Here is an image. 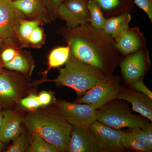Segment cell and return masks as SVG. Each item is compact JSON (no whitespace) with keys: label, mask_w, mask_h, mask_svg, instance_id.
Segmentation results:
<instances>
[{"label":"cell","mask_w":152,"mask_h":152,"mask_svg":"<svg viewBox=\"0 0 152 152\" xmlns=\"http://www.w3.org/2000/svg\"><path fill=\"white\" fill-rule=\"evenodd\" d=\"M71 28L68 42L73 56L85 64L104 69L106 56L118 50L113 38L88 23Z\"/></svg>","instance_id":"1"},{"label":"cell","mask_w":152,"mask_h":152,"mask_svg":"<svg viewBox=\"0 0 152 152\" xmlns=\"http://www.w3.org/2000/svg\"><path fill=\"white\" fill-rule=\"evenodd\" d=\"M26 124L32 132L37 133L59 151H67L73 127L59 114L37 112L29 115Z\"/></svg>","instance_id":"2"},{"label":"cell","mask_w":152,"mask_h":152,"mask_svg":"<svg viewBox=\"0 0 152 152\" xmlns=\"http://www.w3.org/2000/svg\"><path fill=\"white\" fill-rule=\"evenodd\" d=\"M106 78L100 70L73 56L66 62L65 67L60 69L54 81L58 85L72 88L80 96Z\"/></svg>","instance_id":"3"},{"label":"cell","mask_w":152,"mask_h":152,"mask_svg":"<svg viewBox=\"0 0 152 152\" xmlns=\"http://www.w3.org/2000/svg\"><path fill=\"white\" fill-rule=\"evenodd\" d=\"M25 19L12 0H0V38L10 47L16 45L19 26ZM19 41V40H18Z\"/></svg>","instance_id":"4"},{"label":"cell","mask_w":152,"mask_h":152,"mask_svg":"<svg viewBox=\"0 0 152 152\" xmlns=\"http://www.w3.org/2000/svg\"><path fill=\"white\" fill-rule=\"evenodd\" d=\"M96 121L115 129L141 128L146 121L120 107H106L97 111Z\"/></svg>","instance_id":"5"},{"label":"cell","mask_w":152,"mask_h":152,"mask_svg":"<svg viewBox=\"0 0 152 152\" xmlns=\"http://www.w3.org/2000/svg\"><path fill=\"white\" fill-rule=\"evenodd\" d=\"M58 110L64 119L75 126L89 127L96 121V110L87 104L62 102L58 105Z\"/></svg>","instance_id":"6"},{"label":"cell","mask_w":152,"mask_h":152,"mask_svg":"<svg viewBox=\"0 0 152 152\" xmlns=\"http://www.w3.org/2000/svg\"><path fill=\"white\" fill-rule=\"evenodd\" d=\"M119 93L116 85L106 78L86 92L79 100V102L96 109L116 99Z\"/></svg>","instance_id":"7"},{"label":"cell","mask_w":152,"mask_h":152,"mask_svg":"<svg viewBox=\"0 0 152 152\" xmlns=\"http://www.w3.org/2000/svg\"><path fill=\"white\" fill-rule=\"evenodd\" d=\"M58 15L70 28L85 24L91 21L87 0H67L60 5Z\"/></svg>","instance_id":"8"},{"label":"cell","mask_w":152,"mask_h":152,"mask_svg":"<svg viewBox=\"0 0 152 152\" xmlns=\"http://www.w3.org/2000/svg\"><path fill=\"white\" fill-rule=\"evenodd\" d=\"M89 129L94 136L99 150L111 151L123 149V131L115 130L96 121L90 126Z\"/></svg>","instance_id":"9"},{"label":"cell","mask_w":152,"mask_h":152,"mask_svg":"<svg viewBox=\"0 0 152 152\" xmlns=\"http://www.w3.org/2000/svg\"><path fill=\"white\" fill-rule=\"evenodd\" d=\"M67 151L70 152H96L99 151L96 138L88 127L75 126L73 129Z\"/></svg>","instance_id":"10"},{"label":"cell","mask_w":152,"mask_h":152,"mask_svg":"<svg viewBox=\"0 0 152 152\" xmlns=\"http://www.w3.org/2000/svg\"><path fill=\"white\" fill-rule=\"evenodd\" d=\"M3 119L0 129V142L7 143L20 134L22 119L20 116L10 110L3 111Z\"/></svg>","instance_id":"11"},{"label":"cell","mask_w":152,"mask_h":152,"mask_svg":"<svg viewBox=\"0 0 152 152\" xmlns=\"http://www.w3.org/2000/svg\"><path fill=\"white\" fill-rule=\"evenodd\" d=\"M145 69V56L141 51L128 56L121 64L123 75L129 83L138 80L143 75Z\"/></svg>","instance_id":"12"},{"label":"cell","mask_w":152,"mask_h":152,"mask_svg":"<svg viewBox=\"0 0 152 152\" xmlns=\"http://www.w3.org/2000/svg\"><path fill=\"white\" fill-rule=\"evenodd\" d=\"M117 98L128 101L132 104L134 111L152 121V99L146 95L134 91H126L119 93Z\"/></svg>","instance_id":"13"},{"label":"cell","mask_w":152,"mask_h":152,"mask_svg":"<svg viewBox=\"0 0 152 152\" xmlns=\"http://www.w3.org/2000/svg\"><path fill=\"white\" fill-rule=\"evenodd\" d=\"M13 2L17 8L29 18L45 23L50 21L46 9L39 0H15Z\"/></svg>","instance_id":"14"},{"label":"cell","mask_w":152,"mask_h":152,"mask_svg":"<svg viewBox=\"0 0 152 152\" xmlns=\"http://www.w3.org/2000/svg\"><path fill=\"white\" fill-rule=\"evenodd\" d=\"M127 132H123L121 142L123 146L142 152H149L152 149L150 146L145 135L139 128H132Z\"/></svg>","instance_id":"15"},{"label":"cell","mask_w":152,"mask_h":152,"mask_svg":"<svg viewBox=\"0 0 152 152\" xmlns=\"http://www.w3.org/2000/svg\"><path fill=\"white\" fill-rule=\"evenodd\" d=\"M131 19L130 13H125L117 16L106 18L103 30L112 38L116 39L129 29Z\"/></svg>","instance_id":"16"},{"label":"cell","mask_w":152,"mask_h":152,"mask_svg":"<svg viewBox=\"0 0 152 152\" xmlns=\"http://www.w3.org/2000/svg\"><path fill=\"white\" fill-rule=\"evenodd\" d=\"M99 6L103 14L119 15L130 13L134 8V0H93Z\"/></svg>","instance_id":"17"},{"label":"cell","mask_w":152,"mask_h":152,"mask_svg":"<svg viewBox=\"0 0 152 152\" xmlns=\"http://www.w3.org/2000/svg\"><path fill=\"white\" fill-rule=\"evenodd\" d=\"M115 39L117 49L124 54L135 53L141 47L140 39L137 34L130 30H127Z\"/></svg>","instance_id":"18"},{"label":"cell","mask_w":152,"mask_h":152,"mask_svg":"<svg viewBox=\"0 0 152 152\" xmlns=\"http://www.w3.org/2000/svg\"><path fill=\"white\" fill-rule=\"evenodd\" d=\"M18 95V88L13 80L7 74H0V105L13 102Z\"/></svg>","instance_id":"19"},{"label":"cell","mask_w":152,"mask_h":152,"mask_svg":"<svg viewBox=\"0 0 152 152\" xmlns=\"http://www.w3.org/2000/svg\"><path fill=\"white\" fill-rule=\"evenodd\" d=\"M70 43L68 42L66 47H59L54 49L49 56V67L46 72L52 68L62 65L67 61L70 52Z\"/></svg>","instance_id":"20"},{"label":"cell","mask_w":152,"mask_h":152,"mask_svg":"<svg viewBox=\"0 0 152 152\" xmlns=\"http://www.w3.org/2000/svg\"><path fill=\"white\" fill-rule=\"evenodd\" d=\"M40 21L37 20H22L19 26L18 32V40L23 47L28 46V39L31 34L35 28L39 26Z\"/></svg>","instance_id":"21"},{"label":"cell","mask_w":152,"mask_h":152,"mask_svg":"<svg viewBox=\"0 0 152 152\" xmlns=\"http://www.w3.org/2000/svg\"><path fill=\"white\" fill-rule=\"evenodd\" d=\"M87 1L91 17V24L96 28L103 30L106 18L101 8L93 0Z\"/></svg>","instance_id":"22"},{"label":"cell","mask_w":152,"mask_h":152,"mask_svg":"<svg viewBox=\"0 0 152 152\" xmlns=\"http://www.w3.org/2000/svg\"><path fill=\"white\" fill-rule=\"evenodd\" d=\"M27 151L31 152H57L58 150L49 143L37 133H33V139Z\"/></svg>","instance_id":"23"},{"label":"cell","mask_w":152,"mask_h":152,"mask_svg":"<svg viewBox=\"0 0 152 152\" xmlns=\"http://www.w3.org/2000/svg\"><path fill=\"white\" fill-rule=\"evenodd\" d=\"M4 65L10 69L23 72H27L29 69L28 61L21 55L18 53L10 62Z\"/></svg>","instance_id":"24"},{"label":"cell","mask_w":152,"mask_h":152,"mask_svg":"<svg viewBox=\"0 0 152 152\" xmlns=\"http://www.w3.org/2000/svg\"><path fill=\"white\" fill-rule=\"evenodd\" d=\"M26 136L25 134H20L14 140L13 144L6 151V152H22L25 150Z\"/></svg>","instance_id":"25"},{"label":"cell","mask_w":152,"mask_h":152,"mask_svg":"<svg viewBox=\"0 0 152 152\" xmlns=\"http://www.w3.org/2000/svg\"><path fill=\"white\" fill-rule=\"evenodd\" d=\"M20 103L23 107L28 110H34L42 107L39 102L38 96L34 94H31L27 97L22 99Z\"/></svg>","instance_id":"26"},{"label":"cell","mask_w":152,"mask_h":152,"mask_svg":"<svg viewBox=\"0 0 152 152\" xmlns=\"http://www.w3.org/2000/svg\"><path fill=\"white\" fill-rule=\"evenodd\" d=\"M47 10L50 19H55L58 15V10L62 0H45Z\"/></svg>","instance_id":"27"},{"label":"cell","mask_w":152,"mask_h":152,"mask_svg":"<svg viewBox=\"0 0 152 152\" xmlns=\"http://www.w3.org/2000/svg\"><path fill=\"white\" fill-rule=\"evenodd\" d=\"M134 3L143 10L152 21V0H134Z\"/></svg>","instance_id":"28"},{"label":"cell","mask_w":152,"mask_h":152,"mask_svg":"<svg viewBox=\"0 0 152 152\" xmlns=\"http://www.w3.org/2000/svg\"><path fill=\"white\" fill-rule=\"evenodd\" d=\"M43 39V32L39 26L35 28L31 34L29 38V43L37 45L40 43Z\"/></svg>","instance_id":"29"},{"label":"cell","mask_w":152,"mask_h":152,"mask_svg":"<svg viewBox=\"0 0 152 152\" xmlns=\"http://www.w3.org/2000/svg\"><path fill=\"white\" fill-rule=\"evenodd\" d=\"M17 53L16 50L13 48H9L5 49L1 54V58L4 64L10 62Z\"/></svg>","instance_id":"30"},{"label":"cell","mask_w":152,"mask_h":152,"mask_svg":"<svg viewBox=\"0 0 152 152\" xmlns=\"http://www.w3.org/2000/svg\"><path fill=\"white\" fill-rule=\"evenodd\" d=\"M133 86L135 89L141 92L151 99H152V93L150 91L143 83L139 80H138L135 81L132 83Z\"/></svg>","instance_id":"31"},{"label":"cell","mask_w":152,"mask_h":152,"mask_svg":"<svg viewBox=\"0 0 152 152\" xmlns=\"http://www.w3.org/2000/svg\"><path fill=\"white\" fill-rule=\"evenodd\" d=\"M38 98L39 102L42 107L48 105L51 102V95L47 92H42L38 96Z\"/></svg>","instance_id":"32"},{"label":"cell","mask_w":152,"mask_h":152,"mask_svg":"<svg viewBox=\"0 0 152 152\" xmlns=\"http://www.w3.org/2000/svg\"><path fill=\"white\" fill-rule=\"evenodd\" d=\"M141 129L144 132L150 146L152 149V126L151 124H146L143 125Z\"/></svg>","instance_id":"33"},{"label":"cell","mask_w":152,"mask_h":152,"mask_svg":"<svg viewBox=\"0 0 152 152\" xmlns=\"http://www.w3.org/2000/svg\"><path fill=\"white\" fill-rule=\"evenodd\" d=\"M3 119V111H2L1 108L0 106V129L2 123Z\"/></svg>","instance_id":"34"},{"label":"cell","mask_w":152,"mask_h":152,"mask_svg":"<svg viewBox=\"0 0 152 152\" xmlns=\"http://www.w3.org/2000/svg\"><path fill=\"white\" fill-rule=\"evenodd\" d=\"M4 148V145L3 143L0 142V152L2 151Z\"/></svg>","instance_id":"35"},{"label":"cell","mask_w":152,"mask_h":152,"mask_svg":"<svg viewBox=\"0 0 152 152\" xmlns=\"http://www.w3.org/2000/svg\"><path fill=\"white\" fill-rule=\"evenodd\" d=\"M3 44H4V42H3L2 39L0 38V50H1V48Z\"/></svg>","instance_id":"36"},{"label":"cell","mask_w":152,"mask_h":152,"mask_svg":"<svg viewBox=\"0 0 152 152\" xmlns=\"http://www.w3.org/2000/svg\"><path fill=\"white\" fill-rule=\"evenodd\" d=\"M3 72V70L2 68V66L1 64L0 63V74Z\"/></svg>","instance_id":"37"},{"label":"cell","mask_w":152,"mask_h":152,"mask_svg":"<svg viewBox=\"0 0 152 152\" xmlns=\"http://www.w3.org/2000/svg\"><path fill=\"white\" fill-rule=\"evenodd\" d=\"M66 1H67V0H62V2H65Z\"/></svg>","instance_id":"38"},{"label":"cell","mask_w":152,"mask_h":152,"mask_svg":"<svg viewBox=\"0 0 152 152\" xmlns=\"http://www.w3.org/2000/svg\"><path fill=\"white\" fill-rule=\"evenodd\" d=\"M12 1H13V0H12Z\"/></svg>","instance_id":"39"}]
</instances>
